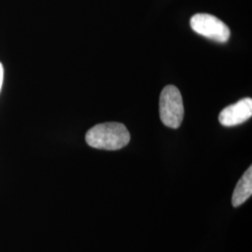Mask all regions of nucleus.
<instances>
[{"mask_svg":"<svg viewBox=\"0 0 252 252\" xmlns=\"http://www.w3.org/2000/svg\"><path fill=\"white\" fill-rule=\"evenodd\" d=\"M131 135L126 126L120 123H104L92 127L85 139L92 148L117 151L130 142Z\"/></svg>","mask_w":252,"mask_h":252,"instance_id":"obj_1","label":"nucleus"},{"mask_svg":"<svg viewBox=\"0 0 252 252\" xmlns=\"http://www.w3.org/2000/svg\"><path fill=\"white\" fill-rule=\"evenodd\" d=\"M252 194V167L244 173L242 178L239 180L232 197V204L234 207H239L244 204Z\"/></svg>","mask_w":252,"mask_h":252,"instance_id":"obj_5","label":"nucleus"},{"mask_svg":"<svg viewBox=\"0 0 252 252\" xmlns=\"http://www.w3.org/2000/svg\"><path fill=\"white\" fill-rule=\"evenodd\" d=\"M252 116V99L247 97L223 108L219 115V121L223 126L232 127L243 124Z\"/></svg>","mask_w":252,"mask_h":252,"instance_id":"obj_4","label":"nucleus"},{"mask_svg":"<svg viewBox=\"0 0 252 252\" xmlns=\"http://www.w3.org/2000/svg\"><path fill=\"white\" fill-rule=\"evenodd\" d=\"M159 108L164 126L173 129L180 127L184 116V107L181 94L176 86L167 85L162 89Z\"/></svg>","mask_w":252,"mask_h":252,"instance_id":"obj_2","label":"nucleus"},{"mask_svg":"<svg viewBox=\"0 0 252 252\" xmlns=\"http://www.w3.org/2000/svg\"><path fill=\"white\" fill-rule=\"evenodd\" d=\"M3 79H4V68H3L2 63H0V92H1V89H2Z\"/></svg>","mask_w":252,"mask_h":252,"instance_id":"obj_6","label":"nucleus"},{"mask_svg":"<svg viewBox=\"0 0 252 252\" xmlns=\"http://www.w3.org/2000/svg\"><path fill=\"white\" fill-rule=\"evenodd\" d=\"M189 24L195 33L217 42L224 43L231 36L229 27L222 21L211 14L197 13L191 17Z\"/></svg>","mask_w":252,"mask_h":252,"instance_id":"obj_3","label":"nucleus"}]
</instances>
